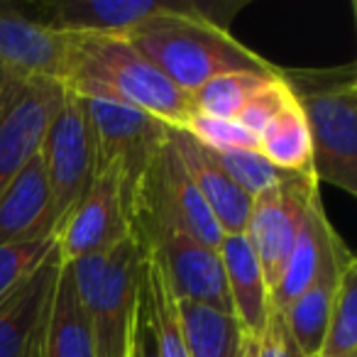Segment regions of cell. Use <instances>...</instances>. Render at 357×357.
Listing matches in <instances>:
<instances>
[{"mask_svg": "<svg viewBox=\"0 0 357 357\" xmlns=\"http://www.w3.org/2000/svg\"><path fill=\"white\" fill-rule=\"evenodd\" d=\"M59 84L81 98L137 108L176 130L194 115L191 96L176 89L123 35H69Z\"/></svg>", "mask_w": 357, "mask_h": 357, "instance_id": "obj_1", "label": "cell"}, {"mask_svg": "<svg viewBox=\"0 0 357 357\" xmlns=\"http://www.w3.org/2000/svg\"><path fill=\"white\" fill-rule=\"evenodd\" d=\"M311 137V172L318 184L357 199V66L282 69Z\"/></svg>", "mask_w": 357, "mask_h": 357, "instance_id": "obj_2", "label": "cell"}, {"mask_svg": "<svg viewBox=\"0 0 357 357\" xmlns=\"http://www.w3.org/2000/svg\"><path fill=\"white\" fill-rule=\"evenodd\" d=\"M130 42L184 93L238 71L274 74L277 64L235 40L233 32L194 17L164 15L130 30Z\"/></svg>", "mask_w": 357, "mask_h": 357, "instance_id": "obj_3", "label": "cell"}, {"mask_svg": "<svg viewBox=\"0 0 357 357\" xmlns=\"http://www.w3.org/2000/svg\"><path fill=\"white\" fill-rule=\"evenodd\" d=\"M144 250L132 233L113 250L69 264L74 287L89 313L96 357H125L137 306Z\"/></svg>", "mask_w": 357, "mask_h": 357, "instance_id": "obj_4", "label": "cell"}, {"mask_svg": "<svg viewBox=\"0 0 357 357\" xmlns=\"http://www.w3.org/2000/svg\"><path fill=\"white\" fill-rule=\"evenodd\" d=\"M248 0H52L35 3L30 20L66 35H128L154 17L176 15L230 30Z\"/></svg>", "mask_w": 357, "mask_h": 357, "instance_id": "obj_5", "label": "cell"}, {"mask_svg": "<svg viewBox=\"0 0 357 357\" xmlns=\"http://www.w3.org/2000/svg\"><path fill=\"white\" fill-rule=\"evenodd\" d=\"M154 228L184 230L208 248H220L223 230L169 139L162 144L130 194V233Z\"/></svg>", "mask_w": 357, "mask_h": 357, "instance_id": "obj_6", "label": "cell"}, {"mask_svg": "<svg viewBox=\"0 0 357 357\" xmlns=\"http://www.w3.org/2000/svg\"><path fill=\"white\" fill-rule=\"evenodd\" d=\"M40 157L50 186V228L56 238L61 223L84 199L96 176L91 120L84 100L71 91H66L64 103L47 130Z\"/></svg>", "mask_w": 357, "mask_h": 357, "instance_id": "obj_7", "label": "cell"}, {"mask_svg": "<svg viewBox=\"0 0 357 357\" xmlns=\"http://www.w3.org/2000/svg\"><path fill=\"white\" fill-rule=\"evenodd\" d=\"M318 194L321 184L313 172H282L269 189L252 199L245 238L262 267L269 294L282 279L291 248Z\"/></svg>", "mask_w": 357, "mask_h": 357, "instance_id": "obj_8", "label": "cell"}, {"mask_svg": "<svg viewBox=\"0 0 357 357\" xmlns=\"http://www.w3.org/2000/svg\"><path fill=\"white\" fill-rule=\"evenodd\" d=\"M132 235L142 245L144 255L157 264L176 301H194L233 316L218 250L174 228H154Z\"/></svg>", "mask_w": 357, "mask_h": 357, "instance_id": "obj_9", "label": "cell"}, {"mask_svg": "<svg viewBox=\"0 0 357 357\" xmlns=\"http://www.w3.org/2000/svg\"><path fill=\"white\" fill-rule=\"evenodd\" d=\"M66 98L59 81L13 76L0 91V194L40 154Z\"/></svg>", "mask_w": 357, "mask_h": 357, "instance_id": "obj_10", "label": "cell"}, {"mask_svg": "<svg viewBox=\"0 0 357 357\" xmlns=\"http://www.w3.org/2000/svg\"><path fill=\"white\" fill-rule=\"evenodd\" d=\"M130 235L128 189L120 167L96 169L84 199L66 215L56 233V248L66 264L113 250Z\"/></svg>", "mask_w": 357, "mask_h": 357, "instance_id": "obj_11", "label": "cell"}, {"mask_svg": "<svg viewBox=\"0 0 357 357\" xmlns=\"http://www.w3.org/2000/svg\"><path fill=\"white\" fill-rule=\"evenodd\" d=\"M81 100L86 105V113H89L91 120V132H93L96 169H103L108 164L120 167L130 206V194H132L135 184L139 181V176L144 174V169L152 162L154 154L169 139V125L142 113V110L130 108V105L123 103H113V100Z\"/></svg>", "mask_w": 357, "mask_h": 357, "instance_id": "obj_12", "label": "cell"}, {"mask_svg": "<svg viewBox=\"0 0 357 357\" xmlns=\"http://www.w3.org/2000/svg\"><path fill=\"white\" fill-rule=\"evenodd\" d=\"M64 267L54 245L47 259L0 298V357H42L52 294Z\"/></svg>", "mask_w": 357, "mask_h": 357, "instance_id": "obj_13", "label": "cell"}, {"mask_svg": "<svg viewBox=\"0 0 357 357\" xmlns=\"http://www.w3.org/2000/svg\"><path fill=\"white\" fill-rule=\"evenodd\" d=\"M69 35L30 20L15 3H0V64L22 79L59 81Z\"/></svg>", "mask_w": 357, "mask_h": 357, "instance_id": "obj_14", "label": "cell"}, {"mask_svg": "<svg viewBox=\"0 0 357 357\" xmlns=\"http://www.w3.org/2000/svg\"><path fill=\"white\" fill-rule=\"evenodd\" d=\"M172 144L184 162L191 181L201 191L223 235H245L252 199L235 184L208 147L184 130L172 128Z\"/></svg>", "mask_w": 357, "mask_h": 357, "instance_id": "obj_15", "label": "cell"}, {"mask_svg": "<svg viewBox=\"0 0 357 357\" xmlns=\"http://www.w3.org/2000/svg\"><path fill=\"white\" fill-rule=\"evenodd\" d=\"M352 257L355 255L350 252V248L342 243L340 235H335L331 252L326 255L313 282L284 311H279L287 323V331L291 333L294 342L303 357H318V352H321L328 318H331L333 296H335L342 269Z\"/></svg>", "mask_w": 357, "mask_h": 357, "instance_id": "obj_16", "label": "cell"}, {"mask_svg": "<svg viewBox=\"0 0 357 357\" xmlns=\"http://www.w3.org/2000/svg\"><path fill=\"white\" fill-rule=\"evenodd\" d=\"M218 255L223 259L233 316L243 326L245 335L257 340L267 328L269 313H272L269 287L264 282L262 267L245 235H225Z\"/></svg>", "mask_w": 357, "mask_h": 357, "instance_id": "obj_17", "label": "cell"}, {"mask_svg": "<svg viewBox=\"0 0 357 357\" xmlns=\"http://www.w3.org/2000/svg\"><path fill=\"white\" fill-rule=\"evenodd\" d=\"M54 238L50 228V186L37 154L0 194V248Z\"/></svg>", "mask_w": 357, "mask_h": 357, "instance_id": "obj_18", "label": "cell"}, {"mask_svg": "<svg viewBox=\"0 0 357 357\" xmlns=\"http://www.w3.org/2000/svg\"><path fill=\"white\" fill-rule=\"evenodd\" d=\"M335 228L331 225L326 215V208H323V199L321 194L313 199L311 208H308V215L303 220V228L298 233L296 243L291 248V255L287 259V267L282 272V279L279 284L272 289L269 294V301H272V308L277 311H284L308 284L313 282V277L321 269L326 255L331 252V245L335 240Z\"/></svg>", "mask_w": 357, "mask_h": 357, "instance_id": "obj_19", "label": "cell"}, {"mask_svg": "<svg viewBox=\"0 0 357 357\" xmlns=\"http://www.w3.org/2000/svg\"><path fill=\"white\" fill-rule=\"evenodd\" d=\"M42 357H96L93 328L76 294L74 277L66 262L52 294L45 323V340H42Z\"/></svg>", "mask_w": 357, "mask_h": 357, "instance_id": "obj_20", "label": "cell"}, {"mask_svg": "<svg viewBox=\"0 0 357 357\" xmlns=\"http://www.w3.org/2000/svg\"><path fill=\"white\" fill-rule=\"evenodd\" d=\"M189 357H243L245 335L238 318L194 301H176Z\"/></svg>", "mask_w": 357, "mask_h": 357, "instance_id": "obj_21", "label": "cell"}, {"mask_svg": "<svg viewBox=\"0 0 357 357\" xmlns=\"http://www.w3.org/2000/svg\"><path fill=\"white\" fill-rule=\"evenodd\" d=\"M257 152L279 172H311V137L294 96L259 130Z\"/></svg>", "mask_w": 357, "mask_h": 357, "instance_id": "obj_22", "label": "cell"}, {"mask_svg": "<svg viewBox=\"0 0 357 357\" xmlns=\"http://www.w3.org/2000/svg\"><path fill=\"white\" fill-rule=\"evenodd\" d=\"M142 289H144V296H147L149 321H152V331L154 337H157L159 355L189 357L184 333H181V323H178L176 298L172 296L162 272H159L157 264L147 255H144V262H142Z\"/></svg>", "mask_w": 357, "mask_h": 357, "instance_id": "obj_23", "label": "cell"}, {"mask_svg": "<svg viewBox=\"0 0 357 357\" xmlns=\"http://www.w3.org/2000/svg\"><path fill=\"white\" fill-rule=\"evenodd\" d=\"M279 71V66H277ZM274 74H252V71H238V74H223L211 79L201 89L191 93L194 113L208 115V118L235 120L243 105L267 84Z\"/></svg>", "mask_w": 357, "mask_h": 357, "instance_id": "obj_24", "label": "cell"}, {"mask_svg": "<svg viewBox=\"0 0 357 357\" xmlns=\"http://www.w3.org/2000/svg\"><path fill=\"white\" fill-rule=\"evenodd\" d=\"M357 355V257L345 264L333 296L331 318L318 357Z\"/></svg>", "mask_w": 357, "mask_h": 357, "instance_id": "obj_25", "label": "cell"}, {"mask_svg": "<svg viewBox=\"0 0 357 357\" xmlns=\"http://www.w3.org/2000/svg\"><path fill=\"white\" fill-rule=\"evenodd\" d=\"M213 154L220 162V167L230 174V178H233L250 199H255L264 189H269L279 178V174H282L257 149H228V152H213Z\"/></svg>", "mask_w": 357, "mask_h": 357, "instance_id": "obj_26", "label": "cell"}, {"mask_svg": "<svg viewBox=\"0 0 357 357\" xmlns=\"http://www.w3.org/2000/svg\"><path fill=\"white\" fill-rule=\"evenodd\" d=\"M56 238L27 240V243L3 245L0 248V298L15 289L32 269H37L54 250Z\"/></svg>", "mask_w": 357, "mask_h": 357, "instance_id": "obj_27", "label": "cell"}, {"mask_svg": "<svg viewBox=\"0 0 357 357\" xmlns=\"http://www.w3.org/2000/svg\"><path fill=\"white\" fill-rule=\"evenodd\" d=\"M181 130L199 139L204 147L213 149V152L257 149V137L252 132H248L245 128H240L235 120H220V118H208V115L194 113Z\"/></svg>", "mask_w": 357, "mask_h": 357, "instance_id": "obj_28", "label": "cell"}, {"mask_svg": "<svg viewBox=\"0 0 357 357\" xmlns=\"http://www.w3.org/2000/svg\"><path fill=\"white\" fill-rule=\"evenodd\" d=\"M289 100H291V91L279 79V71H277V76H272V79L243 105V110L235 115V123L257 137L259 130H262Z\"/></svg>", "mask_w": 357, "mask_h": 357, "instance_id": "obj_29", "label": "cell"}, {"mask_svg": "<svg viewBox=\"0 0 357 357\" xmlns=\"http://www.w3.org/2000/svg\"><path fill=\"white\" fill-rule=\"evenodd\" d=\"M125 357H162L159 355L157 337H154L152 331V321H149V308H147V296H144V289H142V279H139V296L132 313V323H130Z\"/></svg>", "mask_w": 357, "mask_h": 357, "instance_id": "obj_30", "label": "cell"}, {"mask_svg": "<svg viewBox=\"0 0 357 357\" xmlns=\"http://www.w3.org/2000/svg\"><path fill=\"white\" fill-rule=\"evenodd\" d=\"M257 357H303L294 342L291 333L287 331L284 316L272 308L264 333L257 337Z\"/></svg>", "mask_w": 357, "mask_h": 357, "instance_id": "obj_31", "label": "cell"}, {"mask_svg": "<svg viewBox=\"0 0 357 357\" xmlns=\"http://www.w3.org/2000/svg\"><path fill=\"white\" fill-rule=\"evenodd\" d=\"M243 357H257V340H252V337H248V342H245V352Z\"/></svg>", "mask_w": 357, "mask_h": 357, "instance_id": "obj_32", "label": "cell"}, {"mask_svg": "<svg viewBox=\"0 0 357 357\" xmlns=\"http://www.w3.org/2000/svg\"><path fill=\"white\" fill-rule=\"evenodd\" d=\"M10 79H13V74H10V71L6 69V66L0 64V91L6 89V84H8V81H10Z\"/></svg>", "mask_w": 357, "mask_h": 357, "instance_id": "obj_33", "label": "cell"}, {"mask_svg": "<svg viewBox=\"0 0 357 357\" xmlns=\"http://www.w3.org/2000/svg\"><path fill=\"white\" fill-rule=\"evenodd\" d=\"M350 357H357V355H350Z\"/></svg>", "mask_w": 357, "mask_h": 357, "instance_id": "obj_34", "label": "cell"}]
</instances>
